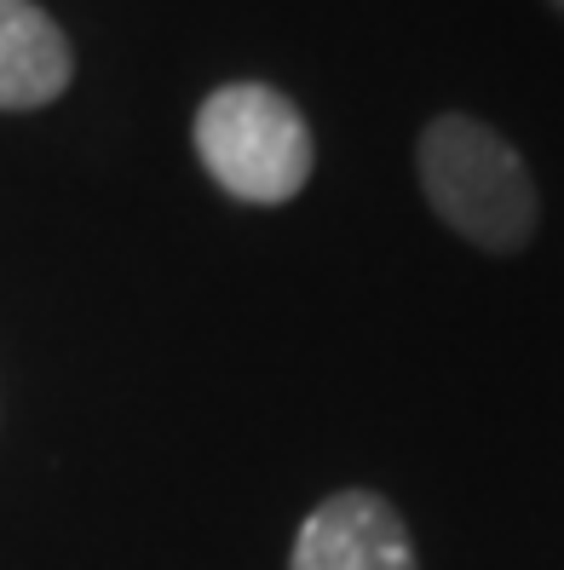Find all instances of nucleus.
<instances>
[{"mask_svg":"<svg viewBox=\"0 0 564 570\" xmlns=\"http://www.w3.org/2000/svg\"><path fill=\"white\" fill-rule=\"evenodd\" d=\"M420 196L461 243L484 254H524L542 225V196L530 161L507 132L467 110H444L415 139Z\"/></svg>","mask_w":564,"mask_h":570,"instance_id":"nucleus-1","label":"nucleus"},{"mask_svg":"<svg viewBox=\"0 0 564 570\" xmlns=\"http://www.w3.org/2000/svg\"><path fill=\"white\" fill-rule=\"evenodd\" d=\"M190 145L202 174L248 208H283L311 185L317 145L311 121L288 92L265 81H225L202 98L190 121Z\"/></svg>","mask_w":564,"mask_h":570,"instance_id":"nucleus-2","label":"nucleus"},{"mask_svg":"<svg viewBox=\"0 0 564 570\" xmlns=\"http://www.w3.org/2000/svg\"><path fill=\"white\" fill-rule=\"evenodd\" d=\"M288 570H420V553L386 495L335 490L294 530Z\"/></svg>","mask_w":564,"mask_h":570,"instance_id":"nucleus-3","label":"nucleus"},{"mask_svg":"<svg viewBox=\"0 0 564 570\" xmlns=\"http://www.w3.org/2000/svg\"><path fill=\"white\" fill-rule=\"evenodd\" d=\"M76 81L70 36L36 0H0V110H47Z\"/></svg>","mask_w":564,"mask_h":570,"instance_id":"nucleus-4","label":"nucleus"},{"mask_svg":"<svg viewBox=\"0 0 564 570\" xmlns=\"http://www.w3.org/2000/svg\"><path fill=\"white\" fill-rule=\"evenodd\" d=\"M547 7H553V12H558V18H564V0H547Z\"/></svg>","mask_w":564,"mask_h":570,"instance_id":"nucleus-5","label":"nucleus"}]
</instances>
